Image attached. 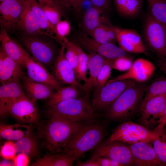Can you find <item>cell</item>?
I'll use <instances>...</instances> for the list:
<instances>
[{
    "label": "cell",
    "mask_w": 166,
    "mask_h": 166,
    "mask_svg": "<svg viewBox=\"0 0 166 166\" xmlns=\"http://www.w3.org/2000/svg\"><path fill=\"white\" fill-rule=\"evenodd\" d=\"M48 117L46 122L40 124L38 127V136L42 146L50 153H59L83 122L56 116Z\"/></svg>",
    "instance_id": "cell-1"
},
{
    "label": "cell",
    "mask_w": 166,
    "mask_h": 166,
    "mask_svg": "<svg viewBox=\"0 0 166 166\" xmlns=\"http://www.w3.org/2000/svg\"><path fill=\"white\" fill-rule=\"evenodd\" d=\"M105 128L104 124L96 120L83 122L61 152L66 154L75 161L79 160L103 140Z\"/></svg>",
    "instance_id": "cell-2"
},
{
    "label": "cell",
    "mask_w": 166,
    "mask_h": 166,
    "mask_svg": "<svg viewBox=\"0 0 166 166\" xmlns=\"http://www.w3.org/2000/svg\"><path fill=\"white\" fill-rule=\"evenodd\" d=\"M47 107L46 113L48 117L56 116L82 122L96 121L97 118L89 97L85 94Z\"/></svg>",
    "instance_id": "cell-3"
},
{
    "label": "cell",
    "mask_w": 166,
    "mask_h": 166,
    "mask_svg": "<svg viewBox=\"0 0 166 166\" xmlns=\"http://www.w3.org/2000/svg\"><path fill=\"white\" fill-rule=\"evenodd\" d=\"M145 87L136 83L124 90L105 111V117L115 121L127 120L139 109Z\"/></svg>",
    "instance_id": "cell-4"
},
{
    "label": "cell",
    "mask_w": 166,
    "mask_h": 166,
    "mask_svg": "<svg viewBox=\"0 0 166 166\" xmlns=\"http://www.w3.org/2000/svg\"><path fill=\"white\" fill-rule=\"evenodd\" d=\"M45 35L22 34L20 40L22 45L34 59L45 67L52 66L56 59L53 44L44 37Z\"/></svg>",
    "instance_id": "cell-5"
},
{
    "label": "cell",
    "mask_w": 166,
    "mask_h": 166,
    "mask_svg": "<svg viewBox=\"0 0 166 166\" xmlns=\"http://www.w3.org/2000/svg\"><path fill=\"white\" fill-rule=\"evenodd\" d=\"M158 135L141 124L127 121L118 125L108 139L131 144L141 142H152Z\"/></svg>",
    "instance_id": "cell-6"
},
{
    "label": "cell",
    "mask_w": 166,
    "mask_h": 166,
    "mask_svg": "<svg viewBox=\"0 0 166 166\" xmlns=\"http://www.w3.org/2000/svg\"><path fill=\"white\" fill-rule=\"evenodd\" d=\"M136 83L130 79L121 80L94 89L91 101L94 109L96 112L105 111L124 90Z\"/></svg>",
    "instance_id": "cell-7"
},
{
    "label": "cell",
    "mask_w": 166,
    "mask_h": 166,
    "mask_svg": "<svg viewBox=\"0 0 166 166\" xmlns=\"http://www.w3.org/2000/svg\"><path fill=\"white\" fill-rule=\"evenodd\" d=\"M143 33L149 48L160 57H166V35L164 26L149 12L145 20Z\"/></svg>",
    "instance_id": "cell-8"
},
{
    "label": "cell",
    "mask_w": 166,
    "mask_h": 166,
    "mask_svg": "<svg viewBox=\"0 0 166 166\" xmlns=\"http://www.w3.org/2000/svg\"><path fill=\"white\" fill-rule=\"evenodd\" d=\"M92 150L91 157L107 158L122 166L135 165L128 146L122 142L103 140Z\"/></svg>",
    "instance_id": "cell-9"
},
{
    "label": "cell",
    "mask_w": 166,
    "mask_h": 166,
    "mask_svg": "<svg viewBox=\"0 0 166 166\" xmlns=\"http://www.w3.org/2000/svg\"><path fill=\"white\" fill-rule=\"evenodd\" d=\"M166 102V93L142 101L139 122L149 129L157 126L163 114Z\"/></svg>",
    "instance_id": "cell-10"
},
{
    "label": "cell",
    "mask_w": 166,
    "mask_h": 166,
    "mask_svg": "<svg viewBox=\"0 0 166 166\" xmlns=\"http://www.w3.org/2000/svg\"><path fill=\"white\" fill-rule=\"evenodd\" d=\"M76 41L78 45L89 51L108 59L127 56V52L113 43L104 44L98 42L83 31L78 33Z\"/></svg>",
    "instance_id": "cell-11"
},
{
    "label": "cell",
    "mask_w": 166,
    "mask_h": 166,
    "mask_svg": "<svg viewBox=\"0 0 166 166\" xmlns=\"http://www.w3.org/2000/svg\"><path fill=\"white\" fill-rule=\"evenodd\" d=\"M22 123H37L40 117L38 107L36 104L25 94L17 99L10 107L9 114Z\"/></svg>",
    "instance_id": "cell-12"
},
{
    "label": "cell",
    "mask_w": 166,
    "mask_h": 166,
    "mask_svg": "<svg viewBox=\"0 0 166 166\" xmlns=\"http://www.w3.org/2000/svg\"><path fill=\"white\" fill-rule=\"evenodd\" d=\"M66 44L61 45L58 55L52 66L51 74L61 85H73L81 89L82 85L77 80L74 70L65 56Z\"/></svg>",
    "instance_id": "cell-13"
},
{
    "label": "cell",
    "mask_w": 166,
    "mask_h": 166,
    "mask_svg": "<svg viewBox=\"0 0 166 166\" xmlns=\"http://www.w3.org/2000/svg\"><path fill=\"white\" fill-rule=\"evenodd\" d=\"M24 55L27 76L30 78L49 86L56 91L62 87L45 67L33 58L25 49Z\"/></svg>",
    "instance_id": "cell-14"
},
{
    "label": "cell",
    "mask_w": 166,
    "mask_h": 166,
    "mask_svg": "<svg viewBox=\"0 0 166 166\" xmlns=\"http://www.w3.org/2000/svg\"><path fill=\"white\" fill-rule=\"evenodd\" d=\"M119 46L126 52L145 53L146 49L141 38L134 30L121 29L113 26Z\"/></svg>",
    "instance_id": "cell-15"
},
{
    "label": "cell",
    "mask_w": 166,
    "mask_h": 166,
    "mask_svg": "<svg viewBox=\"0 0 166 166\" xmlns=\"http://www.w3.org/2000/svg\"><path fill=\"white\" fill-rule=\"evenodd\" d=\"M155 69V65L151 61L143 58H139L133 62L130 68L125 73L109 80L107 83L124 79L143 82L151 77Z\"/></svg>",
    "instance_id": "cell-16"
},
{
    "label": "cell",
    "mask_w": 166,
    "mask_h": 166,
    "mask_svg": "<svg viewBox=\"0 0 166 166\" xmlns=\"http://www.w3.org/2000/svg\"><path fill=\"white\" fill-rule=\"evenodd\" d=\"M145 142H139L128 146L135 165L161 166L152 145Z\"/></svg>",
    "instance_id": "cell-17"
},
{
    "label": "cell",
    "mask_w": 166,
    "mask_h": 166,
    "mask_svg": "<svg viewBox=\"0 0 166 166\" xmlns=\"http://www.w3.org/2000/svg\"><path fill=\"white\" fill-rule=\"evenodd\" d=\"M22 10V0H5L0 2L1 28L7 32L13 31L20 19Z\"/></svg>",
    "instance_id": "cell-18"
},
{
    "label": "cell",
    "mask_w": 166,
    "mask_h": 166,
    "mask_svg": "<svg viewBox=\"0 0 166 166\" xmlns=\"http://www.w3.org/2000/svg\"><path fill=\"white\" fill-rule=\"evenodd\" d=\"M26 94L20 81H16L1 84L0 115L4 117L9 114L10 109L18 98Z\"/></svg>",
    "instance_id": "cell-19"
},
{
    "label": "cell",
    "mask_w": 166,
    "mask_h": 166,
    "mask_svg": "<svg viewBox=\"0 0 166 166\" xmlns=\"http://www.w3.org/2000/svg\"><path fill=\"white\" fill-rule=\"evenodd\" d=\"M25 73L21 66L8 56L1 47L0 82L1 84L22 80Z\"/></svg>",
    "instance_id": "cell-20"
},
{
    "label": "cell",
    "mask_w": 166,
    "mask_h": 166,
    "mask_svg": "<svg viewBox=\"0 0 166 166\" xmlns=\"http://www.w3.org/2000/svg\"><path fill=\"white\" fill-rule=\"evenodd\" d=\"M22 13L16 27L22 31V34L46 35L39 27L29 0H22Z\"/></svg>",
    "instance_id": "cell-21"
},
{
    "label": "cell",
    "mask_w": 166,
    "mask_h": 166,
    "mask_svg": "<svg viewBox=\"0 0 166 166\" xmlns=\"http://www.w3.org/2000/svg\"><path fill=\"white\" fill-rule=\"evenodd\" d=\"M103 25L113 26L106 13L100 9L93 6L83 14L82 31L90 37L95 29Z\"/></svg>",
    "instance_id": "cell-22"
},
{
    "label": "cell",
    "mask_w": 166,
    "mask_h": 166,
    "mask_svg": "<svg viewBox=\"0 0 166 166\" xmlns=\"http://www.w3.org/2000/svg\"><path fill=\"white\" fill-rule=\"evenodd\" d=\"M22 85L26 96L32 101L48 99L55 92L52 87L37 82L25 75L22 80Z\"/></svg>",
    "instance_id": "cell-23"
},
{
    "label": "cell",
    "mask_w": 166,
    "mask_h": 166,
    "mask_svg": "<svg viewBox=\"0 0 166 166\" xmlns=\"http://www.w3.org/2000/svg\"><path fill=\"white\" fill-rule=\"evenodd\" d=\"M88 56L89 76L82 85L81 89L85 95L89 97L91 92L96 86L98 74L107 59L94 53H91Z\"/></svg>",
    "instance_id": "cell-24"
},
{
    "label": "cell",
    "mask_w": 166,
    "mask_h": 166,
    "mask_svg": "<svg viewBox=\"0 0 166 166\" xmlns=\"http://www.w3.org/2000/svg\"><path fill=\"white\" fill-rule=\"evenodd\" d=\"M1 47L6 54L15 60L22 68H25L24 55V49L18 42L10 38L8 32L3 28L0 31Z\"/></svg>",
    "instance_id": "cell-25"
},
{
    "label": "cell",
    "mask_w": 166,
    "mask_h": 166,
    "mask_svg": "<svg viewBox=\"0 0 166 166\" xmlns=\"http://www.w3.org/2000/svg\"><path fill=\"white\" fill-rule=\"evenodd\" d=\"M33 128L26 124H1L0 136L7 140H17L31 133Z\"/></svg>",
    "instance_id": "cell-26"
},
{
    "label": "cell",
    "mask_w": 166,
    "mask_h": 166,
    "mask_svg": "<svg viewBox=\"0 0 166 166\" xmlns=\"http://www.w3.org/2000/svg\"><path fill=\"white\" fill-rule=\"evenodd\" d=\"M75 161L65 153L61 152L48 154L37 159L33 166H71Z\"/></svg>",
    "instance_id": "cell-27"
},
{
    "label": "cell",
    "mask_w": 166,
    "mask_h": 166,
    "mask_svg": "<svg viewBox=\"0 0 166 166\" xmlns=\"http://www.w3.org/2000/svg\"><path fill=\"white\" fill-rule=\"evenodd\" d=\"M115 8L121 16L133 18L140 13L142 8V0H113Z\"/></svg>",
    "instance_id": "cell-28"
},
{
    "label": "cell",
    "mask_w": 166,
    "mask_h": 166,
    "mask_svg": "<svg viewBox=\"0 0 166 166\" xmlns=\"http://www.w3.org/2000/svg\"><path fill=\"white\" fill-rule=\"evenodd\" d=\"M77 86L73 85L61 87L55 91L47 99V106L80 97V92Z\"/></svg>",
    "instance_id": "cell-29"
},
{
    "label": "cell",
    "mask_w": 166,
    "mask_h": 166,
    "mask_svg": "<svg viewBox=\"0 0 166 166\" xmlns=\"http://www.w3.org/2000/svg\"><path fill=\"white\" fill-rule=\"evenodd\" d=\"M14 143L17 154H23L29 157L38 155V142L31 133Z\"/></svg>",
    "instance_id": "cell-30"
},
{
    "label": "cell",
    "mask_w": 166,
    "mask_h": 166,
    "mask_svg": "<svg viewBox=\"0 0 166 166\" xmlns=\"http://www.w3.org/2000/svg\"><path fill=\"white\" fill-rule=\"evenodd\" d=\"M42 31L47 36L55 39V27L50 23L36 0H29Z\"/></svg>",
    "instance_id": "cell-31"
},
{
    "label": "cell",
    "mask_w": 166,
    "mask_h": 166,
    "mask_svg": "<svg viewBox=\"0 0 166 166\" xmlns=\"http://www.w3.org/2000/svg\"><path fill=\"white\" fill-rule=\"evenodd\" d=\"M96 41L104 44H115L116 35L113 26L103 25L94 31L91 37Z\"/></svg>",
    "instance_id": "cell-32"
},
{
    "label": "cell",
    "mask_w": 166,
    "mask_h": 166,
    "mask_svg": "<svg viewBox=\"0 0 166 166\" xmlns=\"http://www.w3.org/2000/svg\"><path fill=\"white\" fill-rule=\"evenodd\" d=\"M149 13L156 20L166 26V0H146Z\"/></svg>",
    "instance_id": "cell-33"
},
{
    "label": "cell",
    "mask_w": 166,
    "mask_h": 166,
    "mask_svg": "<svg viewBox=\"0 0 166 166\" xmlns=\"http://www.w3.org/2000/svg\"><path fill=\"white\" fill-rule=\"evenodd\" d=\"M76 48L78 60L77 67L75 72L76 77L79 82L83 81L85 82L88 79L86 74L88 68V56L81 47L77 44Z\"/></svg>",
    "instance_id": "cell-34"
},
{
    "label": "cell",
    "mask_w": 166,
    "mask_h": 166,
    "mask_svg": "<svg viewBox=\"0 0 166 166\" xmlns=\"http://www.w3.org/2000/svg\"><path fill=\"white\" fill-rule=\"evenodd\" d=\"M152 146L161 166L166 165V134L164 132L158 134L152 142Z\"/></svg>",
    "instance_id": "cell-35"
},
{
    "label": "cell",
    "mask_w": 166,
    "mask_h": 166,
    "mask_svg": "<svg viewBox=\"0 0 166 166\" xmlns=\"http://www.w3.org/2000/svg\"><path fill=\"white\" fill-rule=\"evenodd\" d=\"M145 94L142 101L166 93V79L155 81L145 88Z\"/></svg>",
    "instance_id": "cell-36"
},
{
    "label": "cell",
    "mask_w": 166,
    "mask_h": 166,
    "mask_svg": "<svg viewBox=\"0 0 166 166\" xmlns=\"http://www.w3.org/2000/svg\"><path fill=\"white\" fill-rule=\"evenodd\" d=\"M56 40L61 45L66 44L68 41L66 37L70 33L71 26L66 20H60L55 26Z\"/></svg>",
    "instance_id": "cell-37"
},
{
    "label": "cell",
    "mask_w": 166,
    "mask_h": 166,
    "mask_svg": "<svg viewBox=\"0 0 166 166\" xmlns=\"http://www.w3.org/2000/svg\"><path fill=\"white\" fill-rule=\"evenodd\" d=\"M112 59H106L98 74L96 84L93 90L99 89L103 86L109 80L108 79L111 76L112 69Z\"/></svg>",
    "instance_id": "cell-38"
},
{
    "label": "cell",
    "mask_w": 166,
    "mask_h": 166,
    "mask_svg": "<svg viewBox=\"0 0 166 166\" xmlns=\"http://www.w3.org/2000/svg\"><path fill=\"white\" fill-rule=\"evenodd\" d=\"M65 56L75 72L78 65V57L75 43L68 41L66 45Z\"/></svg>",
    "instance_id": "cell-39"
},
{
    "label": "cell",
    "mask_w": 166,
    "mask_h": 166,
    "mask_svg": "<svg viewBox=\"0 0 166 166\" xmlns=\"http://www.w3.org/2000/svg\"><path fill=\"white\" fill-rule=\"evenodd\" d=\"M38 3L50 23L55 27L56 24L61 20L62 15L56 10L46 4Z\"/></svg>",
    "instance_id": "cell-40"
},
{
    "label": "cell",
    "mask_w": 166,
    "mask_h": 166,
    "mask_svg": "<svg viewBox=\"0 0 166 166\" xmlns=\"http://www.w3.org/2000/svg\"><path fill=\"white\" fill-rule=\"evenodd\" d=\"M133 62L128 56L120 57L112 60V69L121 71H126L131 66Z\"/></svg>",
    "instance_id": "cell-41"
},
{
    "label": "cell",
    "mask_w": 166,
    "mask_h": 166,
    "mask_svg": "<svg viewBox=\"0 0 166 166\" xmlns=\"http://www.w3.org/2000/svg\"><path fill=\"white\" fill-rule=\"evenodd\" d=\"M84 0H62L61 5L64 9L70 10L76 16L80 17L82 12V6Z\"/></svg>",
    "instance_id": "cell-42"
},
{
    "label": "cell",
    "mask_w": 166,
    "mask_h": 166,
    "mask_svg": "<svg viewBox=\"0 0 166 166\" xmlns=\"http://www.w3.org/2000/svg\"><path fill=\"white\" fill-rule=\"evenodd\" d=\"M0 153L3 159L13 160L16 155L14 143L12 140L5 142L1 147Z\"/></svg>",
    "instance_id": "cell-43"
},
{
    "label": "cell",
    "mask_w": 166,
    "mask_h": 166,
    "mask_svg": "<svg viewBox=\"0 0 166 166\" xmlns=\"http://www.w3.org/2000/svg\"><path fill=\"white\" fill-rule=\"evenodd\" d=\"M39 3H44L55 9L58 11L62 16L66 17L64 9L59 0H36Z\"/></svg>",
    "instance_id": "cell-44"
},
{
    "label": "cell",
    "mask_w": 166,
    "mask_h": 166,
    "mask_svg": "<svg viewBox=\"0 0 166 166\" xmlns=\"http://www.w3.org/2000/svg\"><path fill=\"white\" fill-rule=\"evenodd\" d=\"M94 6L105 11L109 12L111 8V0H90Z\"/></svg>",
    "instance_id": "cell-45"
},
{
    "label": "cell",
    "mask_w": 166,
    "mask_h": 166,
    "mask_svg": "<svg viewBox=\"0 0 166 166\" xmlns=\"http://www.w3.org/2000/svg\"><path fill=\"white\" fill-rule=\"evenodd\" d=\"M29 157L23 154H16L13 161L15 166H26L29 162Z\"/></svg>",
    "instance_id": "cell-46"
},
{
    "label": "cell",
    "mask_w": 166,
    "mask_h": 166,
    "mask_svg": "<svg viewBox=\"0 0 166 166\" xmlns=\"http://www.w3.org/2000/svg\"><path fill=\"white\" fill-rule=\"evenodd\" d=\"M94 157L99 166H122L119 163L107 158L101 157Z\"/></svg>",
    "instance_id": "cell-47"
},
{
    "label": "cell",
    "mask_w": 166,
    "mask_h": 166,
    "mask_svg": "<svg viewBox=\"0 0 166 166\" xmlns=\"http://www.w3.org/2000/svg\"><path fill=\"white\" fill-rule=\"evenodd\" d=\"M166 125V102L163 114L161 117L158 124L153 130L157 134H159L163 131Z\"/></svg>",
    "instance_id": "cell-48"
},
{
    "label": "cell",
    "mask_w": 166,
    "mask_h": 166,
    "mask_svg": "<svg viewBox=\"0 0 166 166\" xmlns=\"http://www.w3.org/2000/svg\"><path fill=\"white\" fill-rule=\"evenodd\" d=\"M76 165L78 166H99L95 158L91 157V158L84 161H81L79 160L76 161Z\"/></svg>",
    "instance_id": "cell-49"
},
{
    "label": "cell",
    "mask_w": 166,
    "mask_h": 166,
    "mask_svg": "<svg viewBox=\"0 0 166 166\" xmlns=\"http://www.w3.org/2000/svg\"><path fill=\"white\" fill-rule=\"evenodd\" d=\"M157 65L163 72L166 74V57H160L157 61Z\"/></svg>",
    "instance_id": "cell-50"
},
{
    "label": "cell",
    "mask_w": 166,
    "mask_h": 166,
    "mask_svg": "<svg viewBox=\"0 0 166 166\" xmlns=\"http://www.w3.org/2000/svg\"><path fill=\"white\" fill-rule=\"evenodd\" d=\"M0 166H15L13 161L4 159L0 162Z\"/></svg>",
    "instance_id": "cell-51"
},
{
    "label": "cell",
    "mask_w": 166,
    "mask_h": 166,
    "mask_svg": "<svg viewBox=\"0 0 166 166\" xmlns=\"http://www.w3.org/2000/svg\"><path fill=\"white\" fill-rule=\"evenodd\" d=\"M164 133L166 134V125L165 126L164 129Z\"/></svg>",
    "instance_id": "cell-52"
},
{
    "label": "cell",
    "mask_w": 166,
    "mask_h": 166,
    "mask_svg": "<svg viewBox=\"0 0 166 166\" xmlns=\"http://www.w3.org/2000/svg\"><path fill=\"white\" fill-rule=\"evenodd\" d=\"M163 26H164V30H165V32L166 35V26H164V25H163Z\"/></svg>",
    "instance_id": "cell-53"
},
{
    "label": "cell",
    "mask_w": 166,
    "mask_h": 166,
    "mask_svg": "<svg viewBox=\"0 0 166 166\" xmlns=\"http://www.w3.org/2000/svg\"><path fill=\"white\" fill-rule=\"evenodd\" d=\"M4 0H0V2H2L4 1Z\"/></svg>",
    "instance_id": "cell-54"
},
{
    "label": "cell",
    "mask_w": 166,
    "mask_h": 166,
    "mask_svg": "<svg viewBox=\"0 0 166 166\" xmlns=\"http://www.w3.org/2000/svg\"><path fill=\"white\" fill-rule=\"evenodd\" d=\"M59 1L60 2V3H61L62 0H59Z\"/></svg>",
    "instance_id": "cell-55"
}]
</instances>
